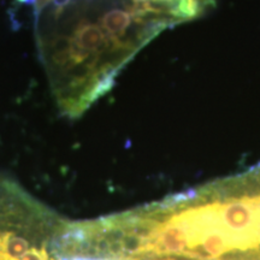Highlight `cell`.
Listing matches in <instances>:
<instances>
[{
    "label": "cell",
    "mask_w": 260,
    "mask_h": 260,
    "mask_svg": "<svg viewBox=\"0 0 260 260\" xmlns=\"http://www.w3.org/2000/svg\"><path fill=\"white\" fill-rule=\"evenodd\" d=\"M118 256L260 260V161L239 174L106 216Z\"/></svg>",
    "instance_id": "obj_2"
},
{
    "label": "cell",
    "mask_w": 260,
    "mask_h": 260,
    "mask_svg": "<svg viewBox=\"0 0 260 260\" xmlns=\"http://www.w3.org/2000/svg\"><path fill=\"white\" fill-rule=\"evenodd\" d=\"M167 11L178 24L194 21L210 11L216 0H146Z\"/></svg>",
    "instance_id": "obj_3"
},
{
    "label": "cell",
    "mask_w": 260,
    "mask_h": 260,
    "mask_svg": "<svg viewBox=\"0 0 260 260\" xmlns=\"http://www.w3.org/2000/svg\"><path fill=\"white\" fill-rule=\"evenodd\" d=\"M177 24L146 0H51L38 9L39 58L59 112L82 116L138 52Z\"/></svg>",
    "instance_id": "obj_1"
}]
</instances>
